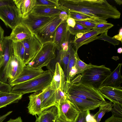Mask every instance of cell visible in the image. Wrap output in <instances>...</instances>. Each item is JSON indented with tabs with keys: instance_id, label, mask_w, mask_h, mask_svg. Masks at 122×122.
Here are the masks:
<instances>
[{
	"instance_id": "54",
	"label": "cell",
	"mask_w": 122,
	"mask_h": 122,
	"mask_svg": "<svg viewBox=\"0 0 122 122\" xmlns=\"http://www.w3.org/2000/svg\"><path fill=\"white\" fill-rule=\"evenodd\" d=\"M35 122H37V121L36 120V121Z\"/></svg>"
},
{
	"instance_id": "44",
	"label": "cell",
	"mask_w": 122,
	"mask_h": 122,
	"mask_svg": "<svg viewBox=\"0 0 122 122\" xmlns=\"http://www.w3.org/2000/svg\"><path fill=\"white\" fill-rule=\"evenodd\" d=\"M67 25L70 27L73 28L75 26L76 22L75 20L73 18L69 17L66 20Z\"/></svg>"
},
{
	"instance_id": "32",
	"label": "cell",
	"mask_w": 122,
	"mask_h": 122,
	"mask_svg": "<svg viewBox=\"0 0 122 122\" xmlns=\"http://www.w3.org/2000/svg\"><path fill=\"white\" fill-rule=\"evenodd\" d=\"M77 52L76 51L75 53L76 59L75 65L77 70V74L81 73L87 69L96 66L90 63L88 64L83 61L79 58Z\"/></svg>"
},
{
	"instance_id": "50",
	"label": "cell",
	"mask_w": 122,
	"mask_h": 122,
	"mask_svg": "<svg viewBox=\"0 0 122 122\" xmlns=\"http://www.w3.org/2000/svg\"><path fill=\"white\" fill-rule=\"evenodd\" d=\"M115 1L117 4L120 5L122 4V0H115Z\"/></svg>"
},
{
	"instance_id": "35",
	"label": "cell",
	"mask_w": 122,
	"mask_h": 122,
	"mask_svg": "<svg viewBox=\"0 0 122 122\" xmlns=\"http://www.w3.org/2000/svg\"><path fill=\"white\" fill-rule=\"evenodd\" d=\"M58 0H36V5H41L59 9Z\"/></svg>"
},
{
	"instance_id": "2",
	"label": "cell",
	"mask_w": 122,
	"mask_h": 122,
	"mask_svg": "<svg viewBox=\"0 0 122 122\" xmlns=\"http://www.w3.org/2000/svg\"><path fill=\"white\" fill-rule=\"evenodd\" d=\"M53 75L51 70H46L44 74L38 77L15 85L11 92L23 95L41 91L50 85Z\"/></svg>"
},
{
	"instance_id": "28",
	"label": "cell",
	"mask_w": 122,
	"mask_h": 122,
	"mask_svg": "<svg viewBox=\"0 0 122 122\" xmlns=\"http://www.w3.org/2000/svg\"><path fill=\"white\" fill-rule=\"evenodd\" d=\"M113 106V104L110 102L100 105L99 111L92 116L96 122H100L106 112L111 111Z\"/></svg>"
},
{
	"instance_id": "26",
	"label": "cell",
	"mask_w": 122,
	"mask_h": 122,
	"mask_svg": "<svg viewBox=\"0 0 122 122\" xmlns=\"http://www.w3.org/2000/svg\"><path fill=\"white\" fill-rule=\"evenodd\" d=\"M62 11L58 9L36 5L31 13L40 16L51 17L59 15Z\"/></svg>"
},
{
	"instance_id": "49",
	"label": "cell",
	"mask_w": 122,
	"mask_h": 122,
	"mask_svg": "<svg viewBox=\"0 0 122 122\" xmlns=\"http://www.w3.org/2000/svg\"><path fill=\"white\" fill-rule=\"evenodd\" d=\"M86 32L80 33L77 34L75 35L74 39H76L81 38Z\"/></svg>"
},
{
	"instance_id": "12",
	"label": "cell",
	"mask_w": 122,
	"mask_h": 122,
	"mask_svg": "<svg viewBox=\"0 0 122 122\" xmlns=\"http://www.w3.org/2000/svg\"><path fill=\"white\" fill-rule=\"evenodd\" d=\"M46 71L42 68H35L27 65H25L18 77L9 84L12 87L38 77L44 74Z\"/></svg>"
},
{
	"instance_id": "46",
	"label": "cell",
	"mask_w": 122,
	"mask_h": 122,
	"mask_svg": "<svg viewBox=\"0 0 122 122\" xmlns=\"http://www.w3.org/2000/svg\"><path fill=\"white\" fill-rule=\"evenodd\" d=\"M12 112V111H10L7 112L5 114L0 116V122H2L6 117L10 115Z\"/></svg>"
},
{
	"instance_id": "6",
	"label": "cell",
	"mask_w": 122,
	"mask_h": 122,
	"mask_svg": "<svg viewBox=\"0 0 122 122\" xmlns=\"http://www.w3.org/2000/svg\"><path fill=\"white\" fill-rule=\"evenodd\" d=\"M63 21L59 15L52 17L34 33L42 44L53 42L56 29Z\"/></svg>"
},
{
	"instance_id": "24",
	"label": "cell",
	"mask_w": 122,
	"mask_h": 122,
	"mask_svg": "<svg viewBox=\"0 0 122 122\" xmlns=\"http://www.w3.org/2000/svg\"><path fill=\"white\" fill-rule=\"evenodd\" d=\"M37 122H56L58 117L57 108L54 106L43 110L38 115Z\"/></svg>"
},
{
	"instance_id": "21",
	"label": "cell",
	"mask_w": 122,
	"mask_h": 122,
	"mask_svg": "<svg viewBox=\"0 0 122 122\" xmlns=\"http://www.w3.org/2000/svg\"><path fill=\"white\" fill-rule=\"evenodd\" d=\"M55 90L51 88L50 84L44 89L40 91L42 111L52 106H55Z\"/></svg>"
},
{
	"instance_id": "9",
	"label": "cell",
	"mask_w": 122,
	"mask_h": 122,
	"mask_svg": "<svg viewBox=\"0 0 122 122\" xmlns=\"http://www.w3.org/2000/svg\"><path fill=\"white\" fill-rule=\"evenodd\" d=\"M25 49L24 63L27 65L35 56L41 49L42 44L35 35L21 41Z\"/></svg>"
},
{
	"instance_id": "7",
	"label": "cell",
	"mask_w": 122,
	"mask_h": 122,
	"mask_svg": "<svg viewBox=\"0 0 122 122\" xmlns=\"http://www.w3.org/2000/svg\"><path fill=\"white\" fill-rule=\"evenodd\" d=\"M0 19L12 29L21 23V20L15 5L0 6Z\"/></svg>"
},
{
	"instance_id": "33",
	"label": "cell",
	"mask_w": 122,
	"mask_h": 122,
	"mask_svg": "<svg viewBox=\"0 0 122 122\" xmlns=\"http://www.w3.org/2000/svg\"><path fill=\"white\" fill-rule=\"evenodd\" d=\"M67 29L70 33L74 35H75L78 33L87 32L91 30L76 23L73 28L68 25Z\"/></svg>"
},
{
	"instance_id": "29",
	"label": "cell",
	"mask_w": 122,
	"mask_h": 122,
	"mask_svg": "<svg viewBox=\"0 0 122 122\" xmlns=\"http://www.w3.org/2000/svg\"><path fill=\"white\" fill-rule=\"evenodd\" d=\"M58 51V56L60 59L59 63L62 67L66 77V76L68 65L69 61L70 52L69 50L66 51H64L62 50Z\"/></svg>"
},
{
	"instance_id": "5",
	"label": "cell",
	"mask_w": 122,
	"mask_h": 122,
	"mask_svg": "<svg viewBox=\"0 0 122 122\" xmlns=\"http://www.w3.org/2000/svg\"><path fill=\"white\" fill-rule=\"evenodd\" d=\"M56 49L53 42L43 44L35 56L27 65L36 68H42L43 67L47 66L55 58Z\"/></svg>"
},
{
	"instance_id": "16",
	"label": "cell",
	"mask_w": 122,
	"mask_h": 122,
	"mask_svg": "<svg viewBox=\"0 0 122 122\" xmlns=\"http://www.w3.org/2000/svg\"><path fill=\"white\" fill-rule=\"evenodd\" d=\"M53 17L40 16L30 13L25 18L21 19V23L26 26L33 34L36 30Z\"/></svg>"
},
{
	"instance_id": "1",
	"label": "cell",
	"mask_w": 122,
	"mask_h": 122,
	"mask_svg": "<svg viewBox=\"0 0 122 122\" xmlns=\"http://www.w3.org/2000/svg\"><path fill=\"white\" fill-rule=\"evenodd\" d=\"M59 9L82 13L101 20L118 19L120 12L106 0H60Z\"/></svg>"
},
{
	"instance_id": "18",
	"label": "cell",
	"mask_w": 122,
	"mask_h": 122,
	"mask_svg": "<svg viewBox=\"0 0 122 122\" xmlns=\"http://www.w3.org/2000/svg\"><path fill=\"white\" fill-rule=\"evenodd\" d=\"M33 34L26 26L21 23L12 29L9 36L5 37L13 42H21L30 37Z\"/></svg>"
},
{
	"instance_id": "53",
	"label": "cell",
	"mask_w": 122,
	"mask_h": 122,
	"mask_svg": "<svg viewBox=\"0 0 122 122\" xmlns=\"http://www.w3.org/2000/svg\"><path fill=\"white\" fill-rule=\"evenodd\" d=\"M1 56L0 57V64L1 61Z\"/></svg>"
},
{
	"instance_id": "45",
	"label": "cell",
	"mask_w": 122,
	"mask_h": 122,
	"mask_svg": "<svg viewBox=\"0 0 122 122\" xmlns=\"http://www.w3.org/2000/svg\"><path fill=\"white\" fill-rule=\"evenodd\" d=\"M117 41H119L122 42V28L121 27L120 29L118 34L115 35L112 37Z\"/></svg>"
},
{
	"instance_id": "22",
	"label": "cell",
	"mask_w": 122,
	"mask_h": 122,
	"mask_svg": "<svg viewBox=\"0 0 122 122\" xmlns=\"http://www.w3.org/2000/svg\"><path fill=\"white\" fill-rule=\"evenodd\" d=\"M29 97L30 101L27 107L29 112L33 115H39L42 111L40 91L34 92Z\"/></svg>"
},
{
	"instance_id": "51",
	"label": "cell",
	"mask_w": 122,
	"mask_h": 122,
	"mask_svg": "<svg viewBox=\"0 0 122 122\" xmlns=\"http://www.w3.org/2000/svg\"><path fill=\"white\" fill-rule=\"evenodd\" d=\"M56 122H67L65 121H63L59 117H58L57 119Z\"/></svg>"
},
{
	"instance_id": "39",
	"label": "cell",
	"mask_w": 122,
	"mask_h": 122,
	"mask_svg": "<svg viewBox=\"0 0 122 122\" xmlns=\"http://www.w3.org/2000/svg\"><path fill=\"white\" fill-rule=\"evenodd\" d=\"M12 87L9 84L2 82L0 81V91L11 92Z\"/></svg>"
},
{
	"instance_id": "19",
	"label": "cell",
	"mask_w": 122,
	"mask_h": 122,
	"mask_svg": "<svg viewBox=\"0 0 122 122\" xmlns=\"http://www.w3.org/2000/svg\"><path fill=\"white\" fill-rule=\"evenodd\" d=\"M67 26L66 20L63 21L56 29L53 43L58 51L60 50L62 43L71 35L68 31Z\"/></svg>"
},
{
	"instance_id": "40",
	"label": "cell",
	"mask_w": 122,
	"mask_h": 122,
	"mask_svg": "<svg viewBox=\"0 0 122 122\" xmlns=\"http://www.w3.org/2000/svg\"><path fill=\"white\" fill-rule=\"evenodd\" d=\"M113 26V25L112 23L107 22L98 24L95 28H101L108 30Z\"/></svg>"
},
{
	"instance_id": "15",
	"label": "cell",
	"mask_w": 122,
	"mask_h": 122,
	"mask_svg": "<svg viewBox=\"0 0 122 122\" xmlns=\"http://www.w3.org/2000/svg\"><path fill=\"white\" fill-rule=\"evenodd\" d=\"M106 30L101 28H95L86 32L81 38L74 39L71 41L76 51L82 46L86 45L96 40L97 35L102 34Z\"/></svg>"
},
{
	"instance_id": "8",
	"label": "cell",
	"mask_w": 122,
	"mask_h": 122,
	"mask_svg": "<svg viewBox=\"0 0 122 122\" xmlns=\"http://www.w3.org/2000/svg\"><path fill=\"white\" fill-rule=\"evenodd\" d=\"M3 42V51L0 65V81L6 83L8 81L6 75L8 66L11 57L14 54L13 42L5 37Z\"/></svg>"
},
{
	"instance_id": "42",
	"label": "cell",
	"mask_w": 122,
	"mask_h": 122,
	"mask_svg": "<svg viewBox=\"0 0 122 122\" xmlns=\"http://www.w3.org/2000/svg\"><path fill=\"white\" fill-rule=\"evenodd\" d=\"M59 17L63 21H66L69 17L68 12L62 10L59 14Z\"/></svg>"
},
{
	"instance_id": "34",
	"label": "cell",
	"mask_w": 122,
	"mask_h": 122,
	"mask_svg": "<svg viewBox=\"0 0 122 122\" xmlns=\"http://www.w3.org/2000/svg\"><path fill=\"white\" fill-rule=\"evenodd\" d=\"M55 98L56 106L61 102L69 100L68 94L60 89H58L55 91Z\"/></svg>"
},
{
	"instance_id": "25",
	"label": "cell",
	"mask_w": 122,
	"mask_h": 122,
	"mask_svg": "<svg viewBox=\"0 0 122 122\" xmlns=\"http://www.w3.org/2000/svg\"><path fill=\"white\" fill-rule=\"evenodd\" d=\"M22 96L11 92L0 91V108L17 102L22 98Z\"/></svg>"
},
{
	"instance_id": "47",
	"label": "cell",
	"mask_w": 122,
	"mask_h": 122,
	"mask_svg": "<svg viewBox=\"0 0 122 122\" xmlns=\"http://www.w3.org/2000/svg\"><path fill=\"white\" fill-rule=\"evenodd\" d=\"M6 122H23L20 117H19L15 119H10L9 121Z\"/></svg>"
},
{
	"instance_id": "38",
	"label": "cell",
	"mask_w": 122,
	"mask_h": 122,
	"mask_svg": "<svg viewBox=\"0 0 122 122\" xmlns=\"http://www.w3.org/2000/svg\"><path fill=\"white\" fill-rule=\"evenodd\" d=\"M75 21L76 23L91 30L95 28L97 25L87 20H75Z\"/></svg>"
},
{
	"instance_id": "4",
	"label": "cell",
	"mask_w": 122,
	"mask_h": 122,
	"mask_svg": "<svg viewBox=\"0 0 122 122\" xmlns=\"http://www.w3.org/2000/svg\"><path fill=\"white\" fill-rule=\"evenodd\" d=\"M68 93L86 100L103 103L107 102L98 90L80 82L71 83L68 90Z\"/></svg>"
},
{
	"instance_id": "10",
	"label": "cell",
	"mask_w": 122,
	"mask_h": 122,
	"mask_svg": "<svg viewBox=\"0 0 122 122\" xmlns=\"http://www.w3.org/2000/svg\"><path fill=\"white\" fill-rule=\"evenodd\" d=\"M58 117L60 119L67 122H73L79 112L69 100L56 104Z\"/></svg>"
},
{
	"instance_id": "14",
	"label": "cell",
	"mask_w": 122,
	"mask_h": 122,
	"mask_svg": "<svg viewBox=\"0 0 122 122\" xmlns=\"http://www.w3.org/2000/svg\"><path fill=\"white\" fill-rule=\"evenodd\" d=\"M98 90L104 98L109 100L113 104L122 105V88L121 86H104L100 87Z\"/></svg>"
},
{
	"instance_id": "17",
	"label": "cell",
	"mask_w": 122,
	"mask_h": 122,
	"mask_svg": "<svg viewBox=\"0 0 122 122\" xmlns=\"http://www.w3.org/2000/svg\"><path fill=\"white\" fill-rule=\"evenodd\" d=\"M69 100L79 112L94 110L102 104H105L79 98L68 94Z\"/></svg>"
},
{
	"instance_id": "36",
	"label": "cell",
	"mask_w": 122,
	"mask_h": 122,
	"mask_svg": "<svg viewBox=\"0 0 122 122\" xmlns=\"http://www.w3.org/2000/svg\"><path fill=\"white\" fill-rule=\"evenodd\" d=\"M108 30H106L98 36H97L96 40L99 39L106 41L113 45L115 46L119 45V41L112 37L108 36L107 35Z\"/></svg>"
},
{
	"instance_id": "48",
	"label": "cell",
	"mask_w": 122,
	"mask_h": 122,
	"mask_svg": "<svg viewBox=\"0 0 122 122\" xmlns=\"http://www.w3.org/2000/svg\"><path fill=\"white\" fill-rule=\"evenodd\" d=\"M3 40L0 41V57L1 56L3 51Z\"/></svg>"
},
{
	"instance_id": "30",
	"label": "cell",
	"mask_w": 122,
	"mask_h": 122,
	"mask_svg": "<svg viewBox=\"0 0 122 122\" xmlns=\"http://www.w3.org/2000/svg\"><path fill=\"white\" fill-rule=\"evenodd\" d=\"M13 47L14 55L24 62L25 49L21 42H13Z\"/></svg>"
},
{
	"instance_id": "23",
	"label": "cell",
	"mask_w": 122,
	"mask_h": 122,
	"mask_svg": "<svg viewBox=\"0 0 122 122\" xmlns=\"http://www.w3.org/2000/svg\"><path fill=\"white\" fill-rule=\"evenodd\" d=\"M122 65L121 63L118 64L116 69L103 81L101 87L104 86L113 87L121 86L122 82V76L121 74Z\"/></svg>"
},
{
	"instance_id": "20",
	"label": "cell",
	"mask_w": 122,
	"mask_h": 122,
	"mask_svg": "<svg viewBox=\"0 0 122 122\" xmlns=\"http://www.w3.org/2000/svg\"><path fill=\"white\" fill-rule=\"evenodd\" d=\"M20 17L25 18L36 5V0H13Z\"/></svg>"
},
{
	"instance_id": "3",
	"label": "cell",
	"mask_w": 122,
	"mask_h": 122,
	"mask_svg": "<svg viewBox=\"0 0 122 122\" xmlns=\"http://www.w3.org/2000/svg\"><path fill=\"white\" fill-rule=\"evenodd\" d=\"M111 72V69L104 65H96L81 73L79 82L98 90L102 82Z\"/></svg>"
},
{
	"instance_id": "41",
	"label": "cell",
	"mask_w": 122,
	"mask_h": 122,
	"mask_svg": "<svg viewBox=\"0 0 122 122\" xmlns=\"http://www.w3.org/2000/svg\"><path fill=\"white\" fill-rule=\"evenodd\" d=\"M104 122H122V117H118L112 115Z\"/></svg>"
},
{
	"instance_id": "43",
	"label": "cell",
	"mask_w": 122,
	"mask_h": 122,
	"mask_svg": "<svg viewBox=\"0 0 122 122\" xmlns=\"http://www.w3.org/2000/svg\"><path fill=\"white\" fill-rule=\"evenodd\" d=\"M15 5L13 0H0V6L7 5Z\"/></svg>"
},
{
	"instance_id": "52",
	"label": "cell",
	"mask_w": 122,
	"mask_h": 122,
	"mask_svg": "<svg viewBox=\"0 0 122 122\" xmlns=\"http://www.w3.org/2000/svg\"><path fill=\"white\" fill-rule=\"evenodd\" d=\"M122 52V47L118 48L117 50V52L119 54H121Z\"/></svg>"
},
{
	"instance_id": "11",
	"label": "cell",
	"mask_w": 122,
	"mask_h": 122,
	"mask_svg": "<svg viewBox=\"0 0 122 122\" xmlns=\"http://www.w3.org/2000/svg\"><path fill=\"white\" fill-rule=\"evenodd\" d=\"M71 82H67L63 70L58 62L56 64L52 79L50 84L51 88L56 91L60 89L68 93Z\"/></svg>"
},
{
	"instance_id": "37",
	"label": "cell",
	"mask_w": 122,
	"mask_h": 122,
	"mask_svg": "<svg viewBox=\"0 0 122 122\" xmlns=\"http://www.w3.org/2000/svg\"><path fill=\"white\" fill-rule=\"evenodd\" d=\"M113 104L111 111L112 115L122 117V105L117 103Z\"/></svg>"
},
{
	"instance_id": "27",
	"label": "cell",
	"mask_w": 122,
	"mask_h": 122,
	"mask_svg": "<svg viewBox=\"0 0 122 122\" xmlns=\"http://www.w3.org/2000/svg\"><path fill=\"white\" fill-rule=\"evenodd\" d=\"M69 17L75 20H87L97 24L107 22L106 20H101L82 13L74 11L68 12Z\"/></svg>"
},
{
	"instance_id": "13",
	"label": "cell",
	"mask_w": 122,
	"mask_h": 122,
	"mask_svg": "<svg viewBox=\"0 0 122 122\" xmlns=\"http://www.w3.org/2000/svg\"><path fill=\"white\" fill-rule=\"evenodd\" d=\"M25 65L24 62L18 59L14 54L11 56L6 73L9 84L18 77L22 72Z\"/></svg>"
},
{
	"instance_id": "31",
	"label": "cell",
	"mask_w": 122,
	"mask_h": 122,
	"mask_svg": "<svg viewBox=\"0 0 122 122\" xmlns=\"http://www.w3.org/2000/svg\"><path fill=\"white\" fill-rule=\"evenodd\" d=\"M73 122H96L91 115L89 110L79 112Z\"/></svg>"
}]
</instances>
